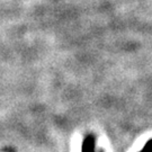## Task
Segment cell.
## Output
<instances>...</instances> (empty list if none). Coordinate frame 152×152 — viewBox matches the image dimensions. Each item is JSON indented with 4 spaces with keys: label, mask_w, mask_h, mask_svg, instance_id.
I'll list each match as a JSON object with an SVG mask.
<instances>
[{
    "label": "cell",
    "mask_w": 152,
    "mask_h": 152,
    "mask_svg": "<svg viewBox=\"0 0 152 152\" xmlns=\"http://www.w3.org/2000/svg\"><path fill=\"white\" fill-rule=\"evenodd\" d=\"M96 151V140L92 134H87L83 139L81 152H95Z\"/></svg>",
    "instance_id": "6da1fadb"
},
{
    "label": "cell",
    "mask_w": 152,
    "mask_h": 152,
    "mask_svg": "<svg viewBox=\"0 0 152 152\" xmlns=\"http://www.w3.org/2000/svg\"><path fill=\"white\" fill-rule=\"evenodd\" d=\"M142 152H152V139L145 143V145L141 150Z\"/></svg>",
    "instance_id": "7a4b0ae2"
},
{
    "label": "cell",
    "mask_w": 152,
    "mask_h": 152,
    "mask_svg": "<svg viewBox=\"0 0 152 152\" xmlns=\"http://www.w3.org/2000/svg\"><path fill=\"white\" fill-rule=\"evenodd\" d=\"M139 152H142V151H139Z\"/></svg>",
    "instance_id": "3957f363"
},
{
    "label": "cell",
    "mask_w": 152,
    "mask_h": 152,
    "mask_svg": "<svg viewBox=\"0 0 152 152\" xmlns=\"http://www.w3.org/2000/svg\"><path fill=\"white\" fill-rule=\"evenodd\" d=\"M100 152H104V151H100Z\"/></svg>",
    "instance_id": "277c9868"
}]
</instances>
